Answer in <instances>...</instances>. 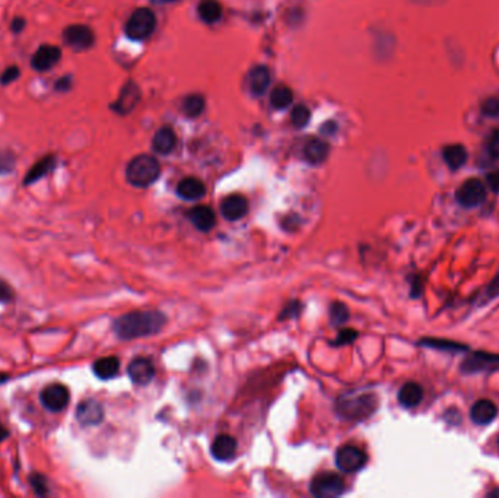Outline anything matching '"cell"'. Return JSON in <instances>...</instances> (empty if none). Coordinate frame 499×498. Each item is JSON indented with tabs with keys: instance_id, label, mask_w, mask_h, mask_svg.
<instances>
[{
	"instance_id": "cell-38",
	"label": "cell",
	"mask_w": 499,
	"mask_h": 498,
	"mask_svg": "<svg viewBox=\"0 0 499 498\" xmlns=\"http://www.w3.org/2000/svg\"><path fill=\"white\" fill-rule=\"evenodd\" d=\"M31 484H32V488L35 490V492L38 495L47 494V481H46L44 476L35 473L34 476H31Z\"/></svg>"
},
{
	"instance_id": "cell-39",
	"label": "cell",
	"mask_w": 499,
	"mask_h": 498,
	"mask_svg": "<svg viewBox=\"0 0 499 498\" xmlns=\"http://www.w3.org/2000/svg\"><path fill=\"white\" fill-rule=\"evenodd\" d=\"M25 28H27V19L23 18V16H15L11 21V24H9V30L15 35L21 34Z\"/></svg>"
},
{
	"instance_id": "cell-3",
	"label": "cell",
	"mask_w": 499,
	"mask_h": 498,
	"mask_svg": "<svg viewBox=\"0 0 499 498\" xmlns=\"http://www.w3.org/2000/svg\"><path fill=\"white\" fill-rule=\"evenodd\" d=\"M377 397L374 394H348L337 401V412L345 420L361 421L372 415L377 409Z\"/></svg>"
},
{
	"instance_id": "cell-23",
	"label": "cell",
	"mask_w": 499,
	"mask_h": 498,
	"mask_svg": "<svg viewBox=\"0 0 499 498\" xmlns=\"http://www.w3.org/2000/svg\"><path fill=\"white\" fill-rule=\"evenodd\" d=\"M175 145H177V135L170 127H163L161 130H158L156 135L153 136L152 148L158 154L167 155L174 151Z\"/></svg>"
},
{
	"instance_id": "cell-33",
	"label": "cell",
	"mask_w": 499,
	"mask_h": 498,
	"mask_svg": "<svg viewBox=\"0 0 499 498\" xmlns=\"http://www.w3.org/2000/svg\"><path fill=\"white\" fill-rule=\"evenodd\" d=\"M291 120H292V125L295 127H304L308 125L310 122V110L305 107V106H296L293 110H292V114H291Z\"/></svg>"
},
{
	"instance_id": "cell-12",
	"label": "cell",
	"mask_w": 499,
	"mask_h": 498,
	"mask_svg": "<svg viewBox=\"0 0 499 498\" xmlns=\"http://www.w3.org/2000/svg\"><path fill=\"white\" fill-rule=\"evenodd\" d=\"M57 167V156L54 154H47L38 159L37 163L32 164V167L27 171L24 177V186H31L35 185L37 182L43 180L44 177L51 174Z\"/></svg>"
},
{
	"instance_id": "cell-18",
	"label": "cell",
	"mask_w": 499,
	"mask_h": 498,
	"mask_svg": "<svg viewBox=\"0 0 499 498\" xmlns=\"http://www.w3.org/2000/svg\"><path fill=\"white\" fill-rule=\"evenodd\" d=\"M177 193L179 197H183L184 201H198L206 193V187L202 180H198L196 177L183 178L177 186Z\"/></svg>"
},
{
	"instance_id": "cell-17",
	"label": "cell",
	"mask_w": 499,
	"mask_h": 498,
	"mask_svg": "<svg viewBox=\"0 0 499 498\" xmlns=\"http://www.w3.org/2000/svg\"><path fill=\"white\" fill-rule=\"evenodd\" d=\"M236 453V442L235 438L228 434L217 435L212 443V454L216 461L228 462L234 459Z\"/></svg>"
},
{
	"instance_id": "cell-42",
	"label": "cell",
	"mask_w": 499,
	"mask_h": 498,
	"mask_svg": "<svg viewBox=\"0 0 499 498\" xmlns=\"http://www.w3.org/2000/svg\"><path fill=\"white\" fill-rule=\"evenodd\" d=\"M11 297H12L11 288H9L6 284H4L2 281H0V300H2V301H9Z\"/></svg>"
},
{
	"instance_id": "cell-14",
	"label": "cell",
	"mask_w": 499,
	"mask_h": 498,
	"mask_svg": "<svg viewBox=\"0 0 499 498\" xmlns=\"http://www.w3.org/2000/svg\"><path fill=\"white\" fill-rule=\"evenodd\" d=\"M127 373H129L130 380L134 385L145 386V385L151 383V380L155 377V367H153L152 361L148 360V358H136V360H133L129 364Z\"/></svg>"
},
{
	"instance_id": "cell-25",
	"label": "cell",
	"mask_w": 499,
	"mask_h": 498,
	"mask_svg": "<svg viewBox=\"0 0 499 498\" xmlns=\"http://www.w3.org/2000/svg\"><path fill=\"white\" fill-rule=\"evenodd\" d=\"M443 158L451 170H458L467 163V151L463 145H448L443 151Z\"/></svg>"
},
{
	"instance_id": "cell-40",
	"label": "cell",
	"mask_w": 499,
	"mask_h": 498,
	"mask_svg": "<svg viewBox=\"0 0 499 498\" xmlns=\"http://www.w3.org/2000/svg\"><path fill=\"white\" fill-rule=\"evenodd\" d=\"M488 148H489V154L493 158L499 159V130L492 133V136L489 139V147Z\"/></svg>"
},
{
	"instance_id": "cell-19",
	"label": "cell",
	"mask_w": 499,
	"mask_h": 498,
	"mask_svg": "<svg viewBox=\"0 0 499 498\" xmlns=\"http://www.w3.org/2000/svg\"><path fill=\"white\" fill-rule=\"evenodd\" d=\"M498 415V408L493 402L488 401V399H481L477 401L470 411V416L473 423L479 424V425H488L491 424Z\"/></svg>"
},
{
	"instance_id": "cell-46",
	"label": "cell",
	"mask_w": 499,
	"mask_h": 498,
	"mask_svg": "<svg viewBox=\"0 0 499 498\" xmlns=\"http://www.w3.org/2000/svg\"><path fill=\"white\" fill-rule=\"evenodd\" d=\"M493 495H499V490H496V491H493V492L489 494V497H493Z\"/></svg>"
},
{
	"instance_id": "cell-8",
	"label": "cell",
	"mask_w": 499,
	"mask_h": 498,
	"mask_svg": "<svg viewBox=\"0 0 499 498\" xmlns=\"http://www.w3.org/2000/svg\"><path fill=\"white\" fill-rule=\"evenodd\" d=\"M63 51L56 44H42L31 56V68L38 73H46L54 69L62 61Z\"/></svg>"
},
{
	"instance_id": "cell-11",
	"label": "cell",
	"mask_w": 499,
	"mask_h": 498,
	"mask_svg": "<svg viewBox=\"0 0 499 498\" xmlns=\"http://www.w3.org/2000/svg\"><path fill=\"white\" fill-rule=\"evenodd\" d=\"M499 367V355L489 352H473L462 364V371L466 374L482 373Z\"/></svg>"
},
{
	"instance_id": "cell-47",
	"label": "cell",
	"mask_w": 499,
	"mask_h": 498,
	"mask_svg": "<svg viewBox=\"0 0 499 498\" xmlns=\"http://www.w3.org/2000/svg\"><path fill=\"white\" fill-rule=\"evenodd\" d=\"M163 2H175V0H163Z\"/></svg>"
},
{
	"instance_id": "cell-10",
	"label": "cell",
	"mask_w": 499,
	"mask_h": 498,
	"mask_svg": "<svg viewBox=\"0 0 499 498\" xmlns=\"http://www.w3.org/2000/svg\"><path fill=\"white\" fill-rule=\"evenodd\" d=\"M39 399H42V404L44 405L46 409L51 411V412H58L66 408V405L69 404V390L63 386V385H50L47 386L43 392L42 396H39Z\"/></svg>"
},
{
	"instance_id": "cell-16",
	"label": "cell",
	"mask_w": 499,
	"mask_h": 498,
	"mask_svg": "<svg viewBox=\"0 0 499 498\" xmlns=\"http://www.w3.org/2000/svg\"><path fill=\"white\" fill-rule=\"evenodd\" d=\"M139 98H141V91L137 85L134 82H127L120 92L117 101L111 104V108L118 114H127L136 107Z\"/></svg>"
},
{
	"instance_id": "cell-29",
	"label": "cell",
	"mask_w": 499,
	"mask_h": 498,
	"mask_svg": "<svg viewBox=\"0 0 499 498\" xmlns=\"http://www.w3.org/2000/svg\"><path fill=\"white\" fill-rule=\"evenodd\" d=\"M205 110V99L201 95H189L183 101V111L187 117H197L201 116Z\"/></svg>"
},
{
	"instance_id": "cell-28",
	"label": "cell",
	"mask_w": 499,
	"mask_h": 498,
	"mask_svg": "<svg viewBox=\"0 0 499 498\" xmlns=\"http://www.w3.org/2000/svg\"><path fill=\"white\" fill-rule=\"evenodd\" d=\"M293 101V94L291 91V88L281 85L276 87L270 95V104L276 108V110H284L286 107H289Z\"/></svg>"
},
{
	"instance_id": "cell-1",
	"label": "cell",
	"mask_w": 499,
	"mask_h": 498,
	"mask_svg": "<svg viewBox=\"0 0 499 498\" xmlns=\"http://www.w3.org/2000/svg\"><path fill=\"white\" fill-rule=\"evenodd\" d=\"M165 323L167 317L161 311H133L115 318L113 329L120 340L130 341L156 335Z\"/></svg>"
},
{
	"instance_id": "cell-27",
	"label": "cell",
	"mask_w": 499,
	"mask_h": 498,
	"mask_svg": "<svg viewBox=\"0 0 499 498\" xmlns=\"http://www.w3.org/2000/svg\"><path fill=\"white\" fill-rule=\"evenodd\" d=\"M197 12H198V16H201L205 23L213 24L221 19L222 6H221V4L217 2V0H202V2L198 4Z\"/></svg>"
},
{
	"instance_id": "cell-22",
	"label": "cell",
	"mask_w": 499,
	"mask_h": 498,
	"mask_svg": "<svg viewBox=\"0 0 499 498\" xmlns=\"http://www.w3.org/2000/svg\"><path fill=\"white\" fill-rule=\"evenodd\" d=\"M270 85V72L266 66H255L248 73V87L254 95H262Z\"/></svg>"
},
{
	"instance_id": "cell-44",
	"label": "cell",
	"mask_w": 499,
	"mask_h": 498,
	"mask_svg": "<svg viewBox=\"0 0 499 498\" xmlns=\"http://www.w3.org/2000/svg\"><path fill=\"white\" fill-rule=\"evenodd\" d=\"M5 437H8V431L5 430V427L2 424H0V442H2Z\"/></svg>"
},
{
	"instance_id": "cell-45",
	"label": "cell",
	"mask_w": 499,
	"mask_h": 498,
	"mask_svg": "<svg viewBox=\"0 0 499 498\" xmlns=\"http://www.w3.org/2000/svg\"><path fill=\"white\" fill-rule=\"evenodd\" d=\"M8 380V375L6 374H0V385L5 383Z\"/></svg>"
},
{
	"instance_id": "cell-32",
	"label": "cell",
	"mask_w": 499,
	"mask_h": 498,
	"mask_svg": "<svg viewBox=\"0 0 499 498\" xmlns=\"http://www.w3.org/2000/svg\"><path fill=\"white\" fill-rule=\"evenodd\" d=\"M330 318H331V323L334 326H341L343 325L348 318H349V310L345 304L342 303H334L331 307H330Z\"/></svg>"
},
{
	"instance_id": "cell-24",
	"label": "cell",
	"mask_w": 499,
	"mask_h": 498,
	"mask_svg": "<svg viewBox=\"0 0 499 498\" xmlns=\"http://www.w3.org/2000/svg\"><path fill=\"white\" fill-rule=\"evenodd\" d=\"M424 399V389L417 383H406L398 392V402L405 408H415Z\"/></svg>"
},
{
	"instance_id": "cell-34",
	"label": "cell",
	"mask_w": 499,
	"mask_h": 498,
	"mask_svg": "<svg viewBox=\"0 0 499 498\" xmlns=\"http://www.w3.org/2000/svg\"><path fill=\"white\" fill-rule=\"evenodd\" d=\"M21 69L16 65H11L8 66L2 73H0V85L2 87H8L11 84H13L15 81H18L19 77H21Z\"/></svg>"
},
{
	"instance_id": "cell-15",
	"label": "cell",
	"mask_w": 499,
	"mask_h": 498,
	"mask_svg": "<svg viewBox=\"0 0 499 498\" xmlns=\"http://www.w3.org/2000/svg\"><path fill=\"white\" fill-rule=\"evenodd\" d=\"M221 212L228 221H238L248 212L247 199L241 194H231L225 197L221 204Z\"/></svg>"
},
{
	"instance_id": "cell-30",
	"label": "cell",
	"mask_w": 499,
	"mask_h": 498,
	"mask_svg": "<svg viewBox=\"0 0 499 498\" xmlns=\"http://www.w3.org/2000/svg\"><path fill=\"white\" fill-rule=\"evenodd\" d=\"M422 345L428 347V348H435L440 351H451V352H458V351H466L467 347L457 344L453 341H446V340H422L421 341Z\"/></svg>"
},
{
	"instance_id": "cell-31",
	"label": "cell",
	"mask_w": 499,
	"mask_h": 498,
	"mask_svg": "<svg viewBox=\"0 0 499 498\" xmlns=\"http://www.w3.org/2000/svg\"><path fill=\"white\" fill-rule=\"evenodd\" d=\"M16 167V155L11 149L0 148V175L13 173Z\"/></svg>"
},
{
	"instance_id": "cell-13",
	"label": "cell",
	"mask_w": 499,
	"mask_h": 498,
	"mask_svg": "<svg viewBox=\"0 0 499 498\" xmlns=\"http://www.w3.org/2000/svg\"><path fill=\"white\" fill-rule=\"evenodd\" d=\"M76 418L82 425H98L104 420V408L95 399H87L79 404L76 409Z\"/></svg>"
},
{
	"instance_id": "cell-20",
	"label": "cell",
	"mask_w": 499,
	"mask_h": 498,
	"mask_svg": "<svg viewBox=\"0 0 499 498\" xmlns=\"http://www.w3.org/2000/svg\"><path fill=\"white\" fill-rule=\"evenodd\" d=\"M193 225L201 231H210L216 225V216L209 206H196L189 213Z\"/></svg>"
},
{
	"instance_id": "cell-43",
	"label": "cell",
	"mask_w": 499,
	"mask_h": 498,
	"mask_svg": "<svg viewBox=\"0 0 499 498\" xmlns=\"http://www.w3.org/2000/svg\"><path fill=\"white\" fill-rule=\"evenodd\" d=\"M298 310H299V309H298V303H293L291 309H286V310H284V313H282V316H281V317H289V316H295V314H298V313H299Z\"/></svg>"
},
{
	"instance_id": "cell-7",
	"label": "cell",
	"mask_w": 499,
	"mask_h": 498,
	"mask_svg": "<svg viewBox=\"0 0 499 498\" xmlns=\"http://www.w3.org/2000/svg\"><path fill=\"white\" fill-rule=\"evenodd\" d=\"M455 199L463 208H476L485 202L486 187L481 180H477V178H469V180H466L457 189Z\"/></svg>"
},
{
	"instance_id": "cell-21",
	"label": "cell",
	"mask_w": 499,
	"mask_h": 498,
	"mask_svg": "<svg viewBox=\"0 0 499 498\" xmlns=\"http://www.w3.org/2000/svg\"><path fill=\"white\" fill-rule=\"evenodd\" d=\"M329 156V145L320 139H310V141L304 147V158L312 166L322 164L326 161V158Z\"/></svg>"
},
{
	"instance_id": "cell-26",
	"label": "cell",
	"mask_w": 499,
	"mask_h": 498,
	"mask_svg": "<svg viewBox=\"0 0 499 498\" xmlns=\"http://www.w3.org/2000/svg\"><path fill=\"white\" fill-rule=\"evenodd\" d=\"M92 370L98 378H101V380H110V378L117 375L120 370V361L115 356H106L95 361Z\"/></svg>"
},
{
	"instance_id": "cell-41",
	"label": "cell",
	"mask_w": 499,
	"mask_h": 498,
	"mask_svg": "<svg viewBox=\"0 0 499 498\" xmlns=\"http://www.w3.org/2000/svg\"><path fill=\"white\" fill-rule=\"evenodd\" d=\"M488 185L492 192L499 193V168L488 174Z\"/></svg>"
},
{
	"instance_id": "cell-4",
	"label": "cell",
	"mask_w": 499,
	"mask_h": 498,
	"mask_svg": "<svg viewBox=\"0 0 499 498\" xmlns=\"http://www.w3.org/2000/svg\"><path fill=\"white\" fill-rule=\"evenodd\" d=\"M155 25L156 19L153 12L148 8H139L127 19L125 32L130 39L141 42V39L151 37V34L155 31Z\"/></svg>"
},
{
	"instance_id": "cell-6",
	"label": "cell",
	"mask_w": 499,
	"mask_h": 498,
	"mask_svg": "<svg viewBox=\"0 0 499 498\" xmlns=\"http://www.w3.org/2000/svg\"><path fill=\"white\" fill-rule=\"evenodd\" d=\"M311 494L318 498H334L345 491V481L341 475L333 472L318 473L310 485Z\"/></svg>"
},
{
	"instance_id": "cell-35",
	"label": "cell",
	"mask_w": 499,
	"mask_h": 498,
	"mask_svg": "<svg viewBox=\"0 0 499 498\" xmlns=\"http://www.w3.org/2000/svg\"><path fill=\"white\" fill-rule=\"evenodd\" d=\"M73 87V77L72 75H63L60 76L57 81L54 82V91L58 94H68Z\"/></svg>"
},
{
	"instance_id": "cell-37",
	"label": "cell",
	"mask_w": 499,
	"mask_h": 498,
	"mask_svg": "<svg viewBox=\"0 0 499 498\" xmlns=\"http://www.w3.org/2000/svg\"><path fill=\"white\" fill-rule=\"evenodd\" d=\"M358 337V332L353 329H343L341 333H339L337 340L334 341V345H346L353 342Z\"/></svg>"
},
{
	"instance_id": "cell-2",
	"label": "cell",
	"mask_w": 499,
	"mask_h": 498,
	"mask_svg": "<svg viewBox=\"0 0 499 498\" xmlns=\"http://www.w3.org/2000/svg\"><path fill=\"white\" fill-rule=\"evenodd\" d=\"M159 174H161V167L151 155L134 156L126 168L127 182L134 187H148L153 185Z\"/></svg>"
},
{
	"instance_id": "cell-36",
	"label": "cell",
	"mask_w": 499,
	"mask_h": 498,
	"mask_svg": "<svg viewBox=\"0 0 499 498\" xmlns=\"http://www.w3.org/2000/svg\"><path fill=\"white\" fill-rule=\"evenodd\" d=\"M482 111H484V114L491 116V117L499 116V98H496V97L488 98L486 101L482 104Z\"/></svg>"
},
{
	"instance_id": "cell-9",
	"label": "cell",
	"mask_w": 499,
	"mask_h": 498,
	"mask_svg": "<svg viewBox=\"0 0 499 498\" xmlns=\"http://www.w3.org/2000/svg\"><path fill=\"white\" fill-rule=\"evenodd\" d=\"M367 454L356 446H342L336 453V465L345 473H353L362 469L367 463Z\"/></svg>"
},
{
	"instance_id": "cell-5",
	"label": "cell",
	"mask_w": 499,
	"mask_h": 498,
	"mask_svg": "<svg viewBox=\"0 0 499 498\" xmlns=\"http://www.w3.org/2000/svg\"><path fill=\"white\" fill-rule=\"evenodd\" d=\"M63 43L73 51H88L95 44V34L91 27L85 24L68 25L62 32Z\"/></svg>"
}]
</instances>
